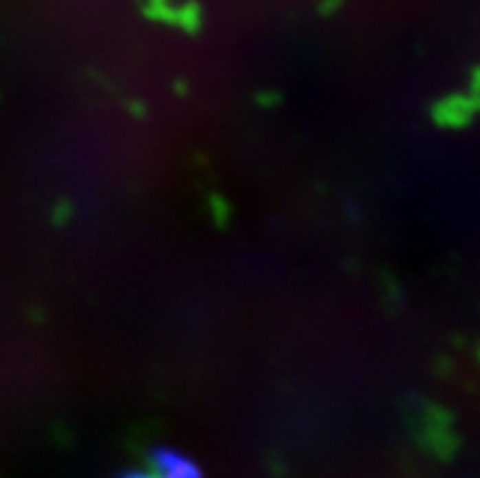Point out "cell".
<instances>
[{
    "label": "cell",
    "instance_id": "obj_2",
    "mask_svg": "<svg viewBox=\"0 0 480 478\" xmlns=\"http://www.w3.org/2000/svg\"><path fill=\"white\" fill-rule=\"evenodd\" d=\"M120 478H156V476H149V473H124V476H120Z\"/></svg>",
    "mask_w": 480,
    "mask_h": 478
},
{
    "label": "cell",
    "instance_id": "obj_1",
    "mask_svg": "<svg viewBox=\"0 0 480 478\" xmlns=\"http://www.w3.org/2000/svg\"><path fill=\"white\" fill-rule=\"evenodd\" d=\"M151 461L156 468V478H203L188 459H183L181 454L171 449H154Z\"/></svg>",
    "mask_w": 480,
    "mask_h": 478
}]
</instances>
